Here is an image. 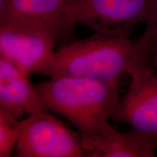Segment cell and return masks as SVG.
Masks as SVG:
<instances>
[{"label":"cell","mask_w":157,"mask_h":157,"mask_svg":"<svg viewBox=\"0 0 157 157\" xmlns=\"http://www.w3.org/2000/svg\"><path fill=\"white\" fill-rule=\"evenodd\" d=\"M49 111L73 124L82 137L101 132L111 124L119 101V82L60 76L34 84Z\"/></svg>","instance_id":"obj_1"},{"label":"cell","mask_w":157,"mask_h":157,"mask_svg":"<svg viewBox=\"0 0 157 157\" xmlns=\"http://www.w3.org/2000/svg\"><path fill=\"white\" fill-rule=\"evenodd\" d=\"M140 50L138 41L95 34L55 51L38 74L82 76L119 82Z\"/></svg>","instance_id":"obj_2"},{"label":"cell","mask_w":157,"mask_h":157,"mask_svg":"<svg viewBox=\"0 0 157 157\" xmlns=\"http://www.w3.org/2000/svg\"><path fill=\"white\" fill-rule=\"evenodd\" d=\"M66 13L74 24L113 38H129L139 23L157 17V0H71Z\"/></svg>","instance_id":"obj_3"},{"label":"cell","mask_w":157,"mask_h":157,"mask_svg":"<svg viewBox=\"0 0 157 157\" xmlns=\"http://www.w3.org/2000/svg\"><path fill=\"white\" fill-rule=\"evenodd\" d=\"M140 50L134 57L126 74L131 81L119 99L111 119L127 124L156 148L157 147V71Z\"/></svg>","instance_id":"obj_4"},{"label":"cell","mask_w":157,"mask_h":157,"mask_svg":"<svg viewBox=\"0 0 157 157\" xmlns=\"http://www.w3.org/2000/svg\"><path fill=\"white\" fill-rule=\"evenodd\" d=\"M15 154L19 157H87L81 133L71 129L49 110L19 121Z\"/></svg>","instance_id":"obj_5"},{"label":"cell","mask_w":157,"mask_h":157,"mask_svg":"<svg viewBox=\"0 0 157 157\" xmlns=\"http://www.w3.org/2000/svg\"><path fill=\"white\" fill-rule=\"evenodd\" d=\"M58 42L50 29L20 21H0V53L30 76L39 74Z\"/></svg>","instance_id":"obj_6"},{"label":"cell","mask_w":157,"mask_h":157,"mask_svg":"<svg viewBox=\"0 0 157 157\" xmlns=\"http://www.w3.org/2000/svg\"><path fill=\"white\" fill-rule=\"evenodd\" d=\"M66 0H2L0 3V21H20L50 29L57 40H68L73 36L75 24L66 13Z\"/></svg>","instance_id":"obj_7"},{"label":"cell","mask_w":157,"mask_h":157,"mask_svg":"<svg viewBox=\"0 0 157 157\" xmlns=\"http://www.w3.org/2000/svg\"><path fill=\"white\" fill-rule=\"evenodd\" d=\"M29 76L0 56V109L18 120L23 119L25 115L48 110Z\"/></svg>","instance_id":"obj_8"},{"label":"cell","mask_w":157,"mask_h":157,"mask_svg":"<svg viewBox=\"0 0 157 157\" xmlns=\"http://www.w3.org/2000/svg\"><path fill=\"white\" fill-rule=\"evenodd\" d=\"M87 157H153L155 148L132 129L126 132L109 125L91 137H82Z\"/></svg>","instance_id":"obj_9"},{"label":"cell","mask_w":157,"mask_h":157,"mask_svg":"<svg viewBox=\"0 0 157 157\" xmlns=\"http://www.w3.org/2000/svg\"><path fill=\"white\" fill-rule=\"evenodd\" d=\"M18 119L0 109V157H9L16 146Z\"/></svg>","instance_id":"obj_10"},{"label":"cell","mask_w":157,"mask_h":157,"mask_svg":"<svg viewBox=\"0 0 157 157\" xmlns=\"http://www.w3.org/2000/svg\"><path fill=\"white\" fill-rule=\"evenodd\" d=\"M137 41L143 56L157 67V17L146 25L144 34Z\"/></svg>","instance_id":"obj_11"},{"label":"cell","mask_w":157,"mask_h":157,"mask_svg":"<svg viewBox=\"0 0 157 157\" xmlns=\"http://www.w3.org/2000/svg\"><path fill=\"white\" fill-rule=\"evenodd\" d=\"M66 1H67V2H68L71 1V0H66Z\"/></svg>","instance_id":"obj_12"},{"label":"cell","mask_w":157,"mask_h":157,"mask_svg":"<svg viewBox=\"0 0 157 157\" xmlns=\"http://www.w3.org/2000/svg\"><path fill=\"white\" fill-rule=\"evenodd\" d=\"M2 2V0H0V3H1Z\"/></svg>","instance_id":"obj_13"}]
</instances>
